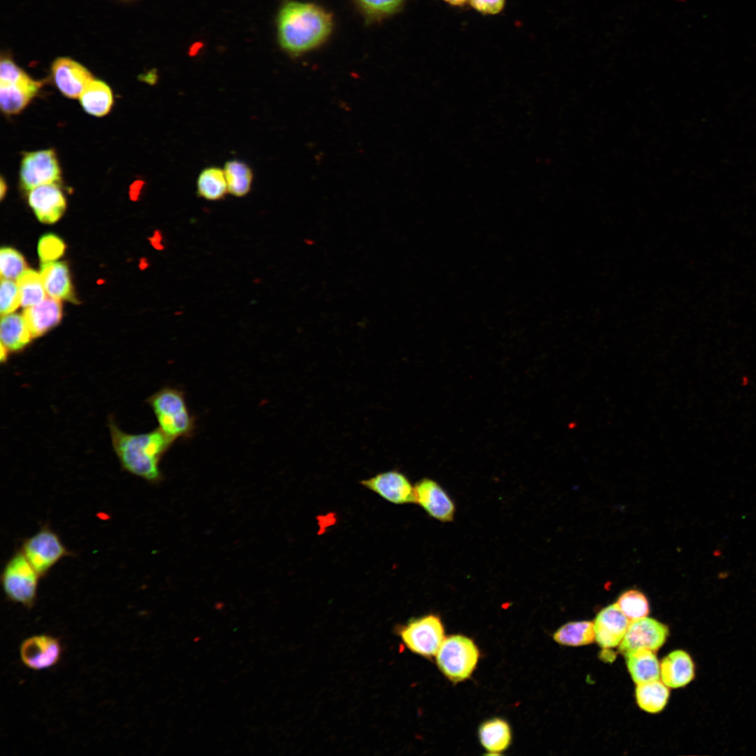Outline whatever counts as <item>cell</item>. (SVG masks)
I'll return each mask as SVG.
<instances>
[{"label": "cell", "instance_id": "33", "mask_svg": "<svg viewBox=\"0 0 756 756\" xmlns=\"http://www.w3.org/2000/svg\"><path fill=\"white\" fill-rule=\"evenodd\" d=\"M20 305V295L17 283L13 280L1 279L0 287V312L10 314Z\"/></svg>", "mask_w": 756, "mask_h": 756}, {"label": "cell", "instance_id": "22", "mask_svg": "<svg viewBox=\"0 0 756 756\" xmlns=\"http://www.w3.org/2000/svg\"><path fill=\"white\" fill-rule=\"evenodd\" d=\"M478 737L482 746L487 752L500 755L511 744L512 731L510 724L505 720L493 718L479 725Z\"/></svg>", "mask_w": 756, "mask_h": 756}, {"label": "cell", "instance_id": "14", "mask_svg": "<svg viewBox=\"0 0 756 756\" xmlns=\"http://www.w3.org/2000/svg\"><path fill=\"white\" fill-rule=\"evenodd\" d=\"M51 72L58 90L69 98L79 97L93 80L92 74L84 66L69 57L56 59Z\"/></svg>", "mask_w": 756, "mask_h": 756}, {"label": "cell", "instance_id": "35", "mask_svg": "<svg viewBox=\"0 0 756 756\" xmlns=\"http://www.w3.org/2000/svg\"><path fill=\"white\" fill-rule=\"evenodd\" d=\"M447 4L452 6L461 7L465 6L470 0H442Z\"/></svg>", "mask_w": 756, "mask_h": 756}, {"label": "cell", "instance_id": "13", "mask_svg": "<svg viewBox=\"0 0 756 756\" xmlns=\"http://www.w3.org/2000/svg\"><path fill=\"white\" fill-rule=\"evenodd\" d=\"M668 636V629L665 624L645 617L630 622L619 650L624 654L639 648L656 651L664 645Z\"/></svg>", "mask_w": 756, "mask_h": 756}, {"label": "cell", "instance_id": "3", "mask_svg": "<svg viewBox=\"0 0 756 756\" xmlns=\"http://www.w3.org/2000/svg\"><path fill=\"white\" fill-rule=\"evenodd\" d=\"M157 420L158 428L172 439L188 440L196 429V419L188 406L181 389L165 386L146 400Z\"/></svg>", "mask_w": 756, "mask_h": 756}, {"label": "cell", "instance_id": "12", "mask_svg": "<svg viewBox=\"0 0 756 756\" xmlns=\"http://www.w3.org/2000/svg\"><path fill=\"white\" fill-rule=\"evenodd\" d=\"M360 484L393 504L414 503V486L405 474L397 470L379 472L361 480Z\"/></svg>", "mask_w": 756, "mask_h": 756}, {"label": "cell", "instance_id": "25", "mask_svg": "<svg viewBox=\"0 0 756 756\" xmlns=\"http://www.w3.org/2000/svg\"><path fill=\"white\" fill-rule=\"evenodd\" d=\"M669 696L668 687L659 679L638 684L636 699L643 710L656 713L664 709Z\"/></svg>", "mask_w": 756, "mask_h": 756}, {"label": "cell", "instance_id": "23", "mask_svg": "<svg viewBox=\"0 0 756 756\" xmlns=\"http://www.w3.org/2000/svg\"><path fill=\"white\" fill-rule=\"evenodd\" d=\"M80 103L88 113L97 117L107 114L113 105V94L104 82L93 79L79 97Z\"/></svg>", "mask_w": 756, "mask_h": 756}, {"label": "cell", "instance_id": "31", "mask_svg": "<svg viewBox=\"0 0 756 756\" xmlns=\"http://www.w3.org/2000/svg\"><path fill=\"white\" fill-rule=\"evenodd\" d=\"M27 270L25 260L20 253L12 248H1L0 251L1 279H18Z\"/></svg>", "mask_w": 756, "mask_h": 756}, {"label": "cell", "instance_id": "24", "mask_svg": "<svg viewBox=\"0 0 756 756\" xmlns=\"http://www.w3.org/2000/svg\"><path fill=\"white\" fill-rule=\"evenodd\" d=\"M196 190L198 197L209 201L224 199L228 193L224 169L216 166L203 169L197 179Z\"/></svg>", "mask_w": 756, "mask_h": 756}, {"label": "cell", "instance_id": "10", "mask_svg": "<svg viewBox=\"0 0 756 756\" xmlns=\"http://www.w3.org/2000/svg\"><path fill=\"white\" fill-rule=\"evenodd\" d=\"M19 652L24 666L31 670L42 671L59 662L62 648L57 638L39 634L24 639L20 644Z\"/></svg>", "mask_w": 756, "mask_h": 756}, {"label": "cell", "instance_id": "9", "mask_svg": "<svg viewBox=\"0 0 756 756\" xmlns=\"http://www.w3.org/2000/svg\"><path fill=\"white\" fill-rule=\"evenodd\" d=\"M60 178L61 171L53 150L27 153L23 156L20 179L24 190L29 191L41 185L56 183Z\"/></svg>", "mask_w": 756, "mask_h": 756}, {"label": "cell", "instance_id": "17", "mask_svg": "<svg viewBox=\"0 0 756 756\" xmlns=\"http://www.w3.org/2000/svg\"><path fill=\"white\" fill-rule=\"evenodd\" d=\"M662 681L670 688L682 687L695 676V667L690 655L682 650H676L666 656L660 664Z\"/></svg>", "mask_w": 756, "mask_h": 756}, {"label": "cell", "instance_id": "4", "mask_svg": "<svg viewBox=\"0 0 756 756\" xmlns=\"http://www.w3.org/2000/svg\"><path fill=\"white\" fill-rule=\"evenodd\" d=\"M40 578L20 550L6 561L0 575L6 599L28 610L36 604Z\"/></svg>", "mask_w": 756, "mask_h": 756}, {"label": "cell", "instance_id": "26", "mask_svg": "<svg viewBox=\"0 0 756 756\" xmlns=\"http://www.w3.org/2000/svg\"><path fill=\"white\" fill-rule=\"evenodd\" d=\"M223 169L228 193L237 197L246 196L251 189L253 179L251 168L241 160L232 159L225 162Z\"/></svg>", "mask_w": 756, "mask_h": 756}, {"label": "cell", "instance_id": "32", "mask_svg": "<svg viewBox=\"0 0 756 756\" xmlns=\"http://www.w3.org/2000/svg\"><path fill=\"white\" fill-rule=\"evenodd\" d=\"M64 249L63 241L52 234L43 235L38 241V252L41 263L54 262L63 255Z\"/></svg>", "mask_w": 756, "mask_h": 756}, {"label": "cell", "instance_id": "6", "mask_svg": "<svg viewBox=\"0 0 756 756\" xmlns=\"http://www.w3.org/2000/svg\"><path fill=\"white\" fill-rule=\"evenodd\" d=\"M42 83L30 78L10 57L0 63V105L6 114L20 112L36 95Z\"/></svg>", "mask_w": 756, "mask_h": 756}, {"label": "cell", "instance_id": "7", "mask_svg": "<svg viewBox=\"0 0 756 756\" xmlns=\"http://www.w3.org/2000/svg\"><path fill=\"white\" fill-rule=\"evenodd\" d=\"M396 633L410 651L426 658L436 655L445 638L442 622L433 613L410 620L398 626Z\"/></svg>", "mask_w": 756, "mask_h": 756}, {"label": "cell", "instance_id": "2", "mask_svg": "<svg viewBox=\"0 0 756 756\" xmlns=\"http://www.w3.org/2000/svg\"><path fill=\"white\" fill-rule=\"evenodd\" d=\"M108 427L121 469L151 484L161 482L160 462L176 440L158 427L147 433H126L112 416L108 419Z\"/></svg>", "mask_w": 756, "mask_h": 756}, {"label": "cell", "instance_id": "21", "mask_svg": "<svg viewBox=\"0 0 756 756\" xmlns=\"http://www.w3.org/2000/svg\"><path fill=\"white\" fill-rule=\"evenodd\" d=\"M624 655L629 672L636 685L659 679L660 664L655 651L639 648Z\"/></svg>", "mask_w": 756, "mask_h": 756}, {"label": "cell", "instance_id": "36", "mask_svg": "<svg viewBox=\"0 0 756 756\" xmlns=\"http://www.w3.org/2000/svg\"><path fill=\"white\" fill-rule=\"evenodd\" d=\"M6 182L4 181V178L1 177V179H0V196H1V199H2L4 197V196L5 193H6Z\"/></svg>", "mask_w": 756, "mask_h": 756}, {"label": "cell", "instance_id": "1", "mask_svg": "<svg viewBox=\"0 0 756 756\" xmlns=\"http://www.w3.org/2000/svg\"><path fill=\"white\" fill-rule=\"evenodd\" d=\"M332 14L312 2L286 1L276 19L279 44L292 57H299L317 49L332 34Z\"/></svg>", "mask_w": 756, "mask_h": 756}, {"label": "cell", "instance_id": "30", "mask_svg": "<svg viewBox=\"0 0 756 756\" xmlns=\"http://www.w3.org/2000/svg\"><path fill=\"white\" fill-rule=\"evenodd\" d=\"M616 604L630 621L645 617L650 611L646 596L636 589L623 592L618 597Z\"/></svg>", "mask_w": 756, "mask_h": 756}, {"label": "cell", "instance_id": "19", "mask_svg": "<svg viewBox=\"0 0 756 756\" xmlns=\"http://www.w3.org/2000/svg\"><path fill=\"white\" fill-rule=\"evenodd\" d=\"M0 337L9 355L22 351L34 338L23 315L15 313L1 316Z\"/></svg>", "mask_w": 756, "mask_h": 756}, {"label": "cell", "instance_id": "20", "mask_svg": "<svg viewBox=\"0 0 756 756\" xmlns=\"http://www.w3.org/2000/svg\"><path fill=\"white\" fill-rule=\"evenodd\" d=\"M41 276L49 297L74 301L72 284L67 265L60 262L42 263Z\"/></svg>", "mask_w": 756, "mask_h": 756}, {"label": "cell", "instance_id": "15", "mask_svg": "<svg viewBox=\"0 0 756 756\" xmlns=\"http://www.w3.org/2000/svg\"><path fill=\"white\" fill-rule=\"evenodd\" d=\"M28 202L37 218L43 223L57 221L66 206L65 197L56 183L30 190Z\"/></svg>", "mask_w": 756, "mask_h": 756}, {"label": "cell", "instance_id": "29", "mask_svg": "<svg viewBox=\"0 0 756 756\" xmlns=\"http://www.w3.org/2000/svg\"><path fill=\"white\" fill-rule=\"evenodd\" d=\"M20 295V305L25 308L41 302L46 298L41 274L32 270H25L17 279Z\"/></svg>", "mask_w": 756, "mask_h": 756}, {"label": "cell", "instance_id": "27", "mask_svg": "<svg viewBox=\"0 0 756 756\" xmlns=\"http://www.w3.org/2000/svg\"><path fill=\"white\" fill-rule=\"evenodd\" d=\"M554 640L564 645L581 646L595 640L594 622L579 621L568 622L553 634Z\"/></svg>", "mask_w": 756, "mask_h": 756}, {"label": "cell", "instance_id": "18", "mask_svg": "<svg viewBox=\"0 0 756 756\" xmlns=\"http://www.w3.org/2000/svg\"><path fill=\"white\" fill-rule=\"evenodd\" d=\"M62 313L60 300L48 296L39 304L25 308L22 315L33 337L36 338L58 325Z\"/></svg>", "mask_w": 756, "mask_h": 756}, {"label": "cell", "instance_id": "16", "mask_svg": "<svg viewBox=\"0 0 756 756\" xmlns=\"http://www.w3.org/2000/svg\"><path fill=\"white\" fill-rule=\"evenodd\" d=\"M630 622L616 603L608 606L597 614L594 620L595 640L603 648L619 645Z\"/></svg>", "mask_w": 756, "mask_h": 756}, {"label": "cell", "instance_id": "28", "mask_svg": "<svg viewBox=\"0 0 756 756\" xmlns=\"http://www.w3.org/2000/svg\"><path fill=\"white\" fill-rule=\"evenodd\" d=\"M365 20L379 22L400 11L405 0H352Z\"/></svg>", "mask_w": 756, "mask_h": 756}, {"label": "cell", "instance_id": "11", "mask_svg": "<svg viewBox=\"0 0 756 756\" xmlns=\"http://www.w3.org/2000/svg\"><path fill=\"white\" fill-rule=\"evenodd\" d=\"M414 503L430 517L442 522L453 521L456 512L454 502L437 482L427 477L414 486Z\"/></svg>", "mask_w": 756, "mask_h": 756}, {"label": "cell", "instance_id": "8", "mask_svg": "<svg viewBox=\"0 0 756 756\" xmlns=\"http://www.w3.org/2000/svg\"><path fill=\"white\" fill-rule=\"evenodd\" d=\"M20 550L41 578H45L63 558L74 556L59 535L48 525L42 526L34 535L24 539Z\"/></svg>", "mask_w": 756, "mask_h": 756}, {"label": "cell", "instance_id": "34", "mask_svg": "<svg viewBox=\"0 0 756 756\" xmlns=\"http://www.w3.org/2000/svg\"><path fill=\"white\" fill-rule=\"evenodd\" d=\"M470 6L484 15H496L503 10L505 0H470Z\"/></svg>", "mask_w": 756, "mask_h": 756}, {"label": "cell", "instance_id": "5", "mask_svg": "<svg viewBox=\"0 0 756 756\" xmlns=\"http://www.w3.org/2000/svg\"><path fill=\"white\" fill-rule=\"evenodd\" d=\"M435 657L442 674L457 683L471 676L478 663L479 652L471 638L454 634L444 638Z\"/></svg>", "mask_w": 756, "mask_h": 756}]
</instances>
